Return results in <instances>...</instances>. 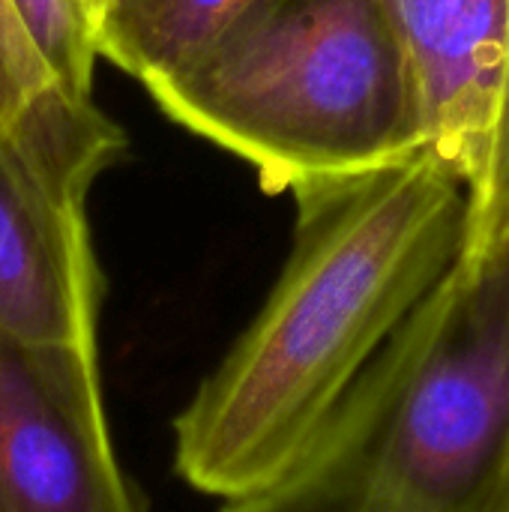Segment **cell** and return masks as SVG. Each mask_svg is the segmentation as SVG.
Wrapping results in <instances>:
<instances>
[{
	"label": "cell",
	"mask_w": 509,
	"mask_h": 512,
	"mask_svg": "<svg viewBox=\"0 0 509 512\" xmlns=\"http://www.w3.org/2000/svg\"><path fill=\"white\" fill-rule=\"evenodd\" d=\"M462 276L509 312V102L483 201L468 210L465 243L456 258Z\"/></svg>",
	"instance_id": "cell-9"
},
{
	"label": "cell",
	"mask_w": 509,
	"mask_h": 512,
	"mask_svg": "<svg viewBox=\"0 0 509 512\" xmlns=\"http://www.w3.org/2000/svg\"><path fill=\"white\" fill-rule=\"evenodd\" d=\"M258 0H111L93 21L96 57L144 87L168 78Z\"/></svg>",
	"instance_id": "cell-8"
},
{
	"label": "cell",
	"mask_w": 509,
	"mask_h": 512,
	"mask_svg": "<svg viewBox=\"0 0 509 512\" xmlns=\"http://www.w3.org/2000/svg\"><path fill=\"white\" fill-rule=\"evenodd\" d=\"M102 297L87 204L0 147V330L99 354Z\"/></svg>",
	"instance_id": "cell-6"
},
{
	"label": "cell",
	"mask_w": 509,
	"mask_h": 512,
	"mask_svg": "<svg viewBox=\"0 0 509 512\" xmlns=\"http://www.w3.org/2000/svg\"><path fill=\"white\" fill-rule=\"evenodd\" d=\"M468 512H509V435L483 492L477 495L474 507Z\"/></svg>",
	"instance_id": "cell-11"
},
{
	"label": "cell",
	"mask_w": 509,
	"mask_h": 512,
	"mask_svg": "<svg viewBox=\"0 0 509 512\" xmlns=\"http://www.w3.org/2000/svg\"><path fill=\"white\" fill-rule=\"evenodd\" d=\"M12 6L57 87L69 96L93 99V69L99 57L90 24L75 0H12Z\"/></svg>",
	"instance_id": "cell-10"
},
{
	"label": "cell",
	"mask_w": 509,
	"mask_h": 512,
	"mask_svg": "<svg viewBox=\"0 0 509 512\" xmlns=\"http://www.w3.org/2000/svg\"><path fill=\"white\" fill-rule=\"evenodd\" d=\"M509 435V315L447 273L312 441L219 512H468Z\"/></svg>",
	"instance_id": "cell-3"
},
{
	"label": "cell",
	"mask_w": 509,
	"mask_h": 512,
	"mask_svg": "<svg viewBox=\"0 0 509 512\" xmlns=\"http://www.w3.org/2000/svg\"><path fill=\"white\" fill-rule=\"evenodd\" d=\"M111 0H75V6H78V12L84 15V21L90 24V33H93V21L102 15V9L108 6Z\"/></svg>",
	"instance_id": "cell-12"
},
{
	"label": "cell",
	"mask_w": 509,
	"mask_h": 512,
	"mask_svg": "<svg viewBox=\"0 0 509 512\" xmlns=\"http://www.w3.org/2000/svg\"><path fill=\"white\" fill-rule=\"evenodd\" d=\"M147 93L246 159L270 195L426 150L414 75L381 0H258Z\"/></svg>",
	"instance_id": "cell-2"
},
{
	"label": "cell",
	"mask_w": 509,
	"mask_h": 512,
	"mask_svg": "<svg viewBox=\"0 0 509 512\" xmlns=\"http://www.w3.org/2000/svg\"><path fill=\"white\" fill-rule=\"evenodd\" d=\"M291 195L273 291L174 420L177 474L219 501L294 462L465 243V186L429 150Z\"/></svg>",
	"instance_id": "cell-1"
},
{
	"label": "cell",
	"mask_w": 509,
	"mask_h": 512,
	"mask_svg": "<svg viewBox=\"0 0 509 512\" xmlns=\"http://www.w3.org/2000/svg\"><path fill=\"white\" fill-rule=\"evenodd\" d=\"M408 57L426 150L465 186H489L509 102V0H381Z\"/></svg>",
	"instance_id": "cell-5"
},
{
	"label": "cell",
	"mask_w": 509,
	"mask_h": 512,
	"mask_svg": "<svg viewBox=\"0 0 509 512\" xmlns=\"http://www.w3.org/2000/svg\"><path fill=\"white\" fill-rule=\"evenodd\" d=\"M0 147L84 204L96 177L126 150L123 129L93 99L57 87L12 0H0Z\"/></svg>",
	"instance_id": "cell-7"
},
{
	"label": "cell",
	"mask_w": 509,
	"mask_h": 512,
	"mask_svg": "<svg viewBox=\"0 0 509 512\" xmlns=\"http://www.w3.org/2000/svg\"><path fill=\"white\" fill-rule=\"evenodd\" d=\"M0 512H147L111 444L99 354L0 330Z\"/></svg>",
	"instance_id": "cell-4"
}]
</instances>
